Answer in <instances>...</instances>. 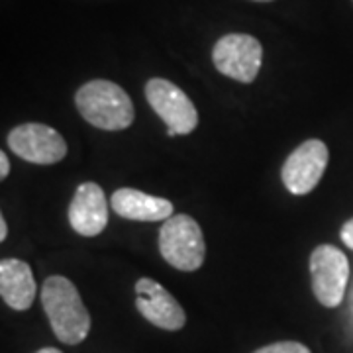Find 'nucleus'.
I'll return each mask as SVG.
<instances>
[{
	"instance_id": "nucleus-2",
	"label": "nucleus",
	"mask_w": 353,
	"mask_h": 353,
	"mask_svg": "<svg viewBox=\"0 0 353 353\" xmlns=\"http://www.w3.org/2000/svg\"><path fill=\"white\" fill-rule=\"evenodd\" d=\"M79 114L90 126L106 132H120L134 122V102L120 85L106 79L88 81L75 92Z\"/></svg>"
},
{
	"instance_id": "nucleus-12",
	"label": "nucleus",
	"mask_w": 353,
	"mask_h": 353,
	"mask_svg": "<svg viewBox=\"0 0 353 353\" xmlns=\"http://www.w3.org/2000/svg\"><path fill=\"white\" fill-rule=\"evenodd\" d=\"M38 285L32 267L22 259L0 261V294L12 310H28L36 301Z\"/></svg>"
},
{
	"instance_id": "nucleus-17",
	"label": "nucleus",
	"mask_w": 353,
	"mask_h": 353,
	"mask_svg": "<svg viewBox=\"0 0 353 353\" xmlns=\"http://www.w3.org/2000/svg\"><path fill=\"white\" fill-rule=\"evenodd\" d=\"M36 353H63V352H59V350H55V347H43V350H39V352Z\"/></svg>"
},
{
	"instance_id": "nucleus-8",
	"label": "nucleus",
	"mask_w": 353,
	"mask_h": 353,
	"mask_svg": "<svg viewBox=\"0 0 353 353\" xmlns=\"http://www.w3.org/2000/svg\"><path fill=\"white\" fill-rule=\"evenodd\" d=\"M328 159V145L322 139H306L290 153L281 169L287 190L296 196L312 192L324 176Z\"/></svg>"
},
{
	"instance_id": "nucleus-11",
	"label": "nucleus",
	"mask_w": 353,
	"mask_h": 353,
	"mask_svg": "<svg viewBox=\"0 0 353 353\" xmlns=\"http://www.w3.org/2000/svg\"><path fill=\"white\" fill-rule=\"evenodd\" d=\"M110 208L120 218L136 220V222H165L173 216V204L161 199L153 196L143 190L118 189L110 199Z\"/></svg>"
},
{
	"instance_id": "nucleus-13",
	"label": "nucleus",
	"mask_w": 353,
	"mask_h": 353,
	"mask_svg": "<svg viewBox=\"0 0 353 353\" xmlns=\"http://www.w3.org/2000/svg\"><path fill=\"white\" fill-rule=\"evenodd\" d=\"M253 353H310V350L301 341H277V343H269L265 347H259Z\"/></svg>"
},
{
	"instance_id": "nucleus-5",
	"label": "nucleus",
	"mask_w": 353,
	"mask_h": 353,
	"mask_svg": "<svg viewBox=\"0 0 353 353\" xmlns=\"http://www.w3.org/2000/svg\"><path fill=\"white\" fill-rule=\"evenodd\" d=\"M312 290L318 303L326 308L340 306L350 279V261L336 245H318L310 255Z\"/></svg>"
},
{
	"instance_id": "nucleus-10",
	"label": "nucleus",
	"mask_w": 353,
	"mask_h": 353,
	"mask_svg": "<svg viewBox=\"0 0 353 353\" xmlns=\"http://www.w3.org/2000/svg\"><path fill=\"white\" fill-rule=\"evenodd\" d=\"M108 204L101 185L92 181L83 183L69 204V224L79 236H99L108 224Z\"/></svg>"
},
{
	"instance_id": "nucleus-7",
	"label": "nucleus",
	"mask_w": 353,
	"mask_h": 353,
	"mask_svg": "<svg viewBox=\"0 0 353 353\" xmlns=\"http://www.w3.org/2000/svg\"><path fill=\"white\" fill-rule=\"evenodd\" d=\"M8 148L20 159L36 165H55L63 161L67 155V141L65 138L48 124L39 122H26L20 124L8 134Z\"/></svg>"
},
{
	"instance_id": "nucleus-3",
	"label": "nucleus",
	"mask_w": 353,
	"mask_h": 353,
	"mask_svg": "<svg viewBox=\"0 0 353 353\" xmlns=\"http://www.w3.org/2000/svg\"><path fill=\"white\" fill-rule=\"evenodd\" d=\"M159 252L167 263L179 271L201 269L206 257L202 228L189 214H173L159 232Z\"/></svg>"
},
{
	"instance_id": "nucleus-4",
	"label": "nucleus",
	"mask_w": 353,
	"mask_h": 353,
	"mask_svg": "<svg viewBox=\"0 0 353 353\" xmlns=\"http://www.w3.org/2000/svg\"><path fill=\"white\" fill-rule=\"evenodd\" d=\"M145 99L167 126V136H187L199 126V112L187 92L167 79H150L145 83Z\"/></svg>"
},
{
	"instance_id": "nucleus-18",
	"label": "nucleus",
	"mask_w": 353,
	"mask_h": 353,
	"mask_svg": "<svg viewBox=\"0 0 353 353\" xmlns=\"http://www.w3.org/2000/svg\"><path fill=\"white\" fill-rule=\"evenodd\" d=\"M257 2H271V0H257Z\"/></svg>"
},
{
	"instance_id": "nucleus-16",
	"label": "nucleus",
	"mask_w": 353,
	"mask_h": 353,
	"mask_svg": "<svg viewBox=\"0 0 353 353\" xmlns=\"http://www.w3.org/2000/svg\"><path fill=\"white\" fill-rule=\"evenodd\" d=\"M6 236H8V226H6V218H4V216H0V241L6 240Z\"/></svg>"
},
{
	"instance_id": "nucleus-14",
	"label": "nucleus",
	"mask_w": 353,
	"mask_h": 353,
	"mask_svg": "<svg viewBox=\"0 0 353 353\" xmlns=\"http://www.w3.org/2000/svg\"><path fill=\"white\" fill-rule=\"evenodd\" d=\"M340 236H341V241H343L350 250H353V218L352 220H347V222L341 226Z\"/></svg>"
},
{
	"instance_id": "nucleus-6",
	"label": "nucleus",
	"mask_w": 353,
	"mask_h": 353,
	"mask_svg": "<svg viewBox=\"0 0 353 353\" xmlns=\"http://www.w3.org/2000/svg\"><path fill=\"white\" fill-rule=\"evenodd\" d=\"M212 61L222 75L240 83H253L261 69L263 48L250 34H228L216 41Z\"/></svg>"
},
{
	"instance_id": "nucleus-9",
	"label": "nucleus",
	"mask_w": 353,
	"mask_h": 353,
	"mask_svg": "<svg viewBox=\"0 0 353 353\" xmlns=\"http://www.w3.org/2000/svg\"><path fill=\"white\" fill-rule=\"evenodd\" d=\"M134 290H136V308L150 324L169 332H176L185 326L187 316L183 306L157 281L141 277L136 283Z\"/></svg>"
},
{
	"instance_id": "nucleus-15",
	"label": "nucleus",
	"mask_w": 353,
	"mask_h": 353,
	"mask_svg": "<svg viewBox=\"0 0 353 353\" xmlns=\"http://www.w3.org/2000/svg\"><path fill=\"white\" fill-rule=\"evenodd\" d=\"M10 173V161H8V155L4 152H0V179L4 181Z\"/></svg>"
},
{
	"instance_id": "nucleus-1",
	"label": "nucleus",
	"mask_w": 353,
	"mask_h": 353,
	"mask_svg": "<svg viewBox=\"0 0 353 353\" xmlns=\"http://www.w3.org/2000/svg\"><path fill=\"white\" fill-rule=\"evenodd\" d=\"M41 304L50 318L51 330L57 340L79 345L90 332V314L77 287L67 277L53 275L46 279L41 289Z\"/></svg>"
}]
</instances>
